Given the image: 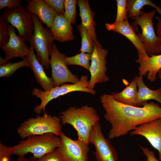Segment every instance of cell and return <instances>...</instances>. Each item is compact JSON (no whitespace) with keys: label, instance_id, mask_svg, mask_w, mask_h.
Instances as JSON below:
<instances>
[{"label":"cell","instance_id":"25","mask_svg":"<svg viewBox=\"0 0 161 161\" xmlns=\"http://www.w3.org/2000/svg\"><path fill=\"white\" fill-rule=\"evenodd\" d=\"M92 54L80 52L71 57H65V61L67 65H76L81 66L89 70L91 60Z\"/></svg>","mask_w":161,"mask_h":161},{"label":"cell","instance_id":"5","mask_svg":"<svg viewBox=\"0 0 161 161\" xmlns=\"http://www.w3.org/2000/svg\"><path fill=\"white\" fill-rule=\"evenodd\" d=\"M156 11H143L140 17L132 19L134 21L131 25L136 32H138L137 36L150 56L161 52V41L156 34L153 22Z\"/></svg>","mask_w":161,"mask_h":161},{"label":"cell","instance_id":"17","mask_svg":"<svg viewBox=\"0 0 161 161\" xmlns=\"http://www.w3.org/2000/svg\"><path fill=\"white\" fill-rule=\"evenodd\" d=\"M138 56L135 61L140 64L138 69L139 75L143 76L147 75L149 80L151 82L154 81L156 74L161 69V55L148 56L146 58L139 54Z\"/></svg>","mask_w":161,"mask_h":161},{"label":"cell","instance_id":"3","mask_svg":"<svg viewBox=\"0 0 161 161\" xmlns=\"http://www.w3.org/2000/svg\"><path fill=\"white\" fill-rule=\"evenodd\" d=\"M61 140L55 134L48 133L30 136L11 147L12 154L24 157L28 153L33 156L31 160L37 161L45 154L56 149Z\"/></svg>","mask_w":161,"mask_h":161},{"label":"cell","instance_id":"32","mask_svg":"<svg viewBox=\"0 0 161 161\" xmlns=\"http://www.w3.org/2000/svg\"><path fill=\"white\" fill-rule=\"evenodd\" d=\"M21 3L20 0H0V10L5 7L9 10L14 9L21 6Z\"/></svg>","mask_w":161,"mask_h":161},{"label":"cell","instance_id":"11","mask_svg":"<svg viewBox=\"0 0 161 161\" xmlns=\"http://www.w3.org/2000/svg\"><path fill=\"white\" fill-rule=\"evenodd\" d=\"M101 124L97 122L90 132L89 142L95 147V154L97 161H117L118 156L114 148L102 131Z\"/></svg>","mask_w":161,"mask_h":161},{"label":"cell","instance_id":"34","mask_svg":"<svg viewBox=\"0 0 161 161\" xmlns=\"http://www.w3.org/2000/svg\"><path fill=\"white\" fill-rule=\"evenodd\" d=\"M144 155L148 161H159L156 157L154 152L149 149L140 146Z\"/></svg>","mask_w":161,"mask_h":161},{"label":"cell","instance_id":"28","mask_svg":"<svg viewBox=\"0 0 161 161\" xmlns=\"http://www.w3.org/2000/svg\"><path fill=\"white\" fill-rule=\"evenodd\" d=\"M117 14L114 24L122 22L128 19L127 17V0H116Z\"/></svg>","mask_w":161,"mask_h":161},{"label":"cell","instance_id":"14","mask_svg":"<svg viewBox=\"0 0 161 161\" xmlns=\"http://www.w3.org/2000/svg\"><path fill=\"white\" fill-rule=\"evenodd\" d=\"M130 134L145 137L158 151L159 159L161 160V118L139 126L131 131Z\"/></svg>","mask_w":161,"mask_h":161},{"label":"cell","instance_id":"20","mask_svg":"<svg viewBox=\"0 0 161 161\" xmlns=\"http://www.w3.org/2000/svg\"><path fill=\"white\" fill-rule=\"evenodd\" d=\"M79 15L81 18V24L86 29L94 42L97 40L95 32L96 23L93 20L95 13L91 9L88 0H79Z\"/></svg>","mask_w":161,"mask_h":161},{"label":"cell","instance_id":"16","mask_svg":"<svg viewBox=\"0 0 161 161\" xmlns=\"http://www.w3.org/2000/svg\"><path fill=\"white\" fill-rule=\"evenodd\" d=\"M105 25L108 30H112L120 33L129 40L135 47L138 54L141 55L144 58H146L148 56L144 46L140 40L136 32L129 23L128 19L120 24L113 23L110 24L107 23Z\"/></svg>","mask_w":161,"mask_h":161},{"label":"cell","instance_id":"2","mask_svg":"<svg viewBox=\"0 0 161 161\" xmlns=\"http://www.w3.org/2000/svg\"><path fill=\"white\" fill-rule=\"evenodd\" d=\"M62 125L69 124L77 132L78 138L84 140L89 145V136L94 124L100 120L95 109L85 105L80 107L70 106L60 113Z\"/></svg>","mask_w":161,"mask_h":161},{"label":"cell","instance_id":"33","mask_svg":"<svg viewBox=\"0 0 161 161\" xmlns=\"http://www.w3.org/2000/svg\"><path fill=\"white\" fill-rule=\"evenodd\" d=\"M12 155L11 147L7 146L0 143V161H11Z\"/></svg>","mask_w":161,"mask_h":161},{"label":"cell","instance_id":"4","mask_svg":"<svg viewBox=\"0 0 161 161\" xmlns=\"http://www.w3.org/2000/svg\"><path fill=\"white\" fill-rule=\"evenodd\" d=\"M62 128L60 117L52 116L47 112L42 116L37 114L35 118H28L18 127L17 131L19 137L24 140L31 136L48 133L60 136Z\"/></svg>","mask_w":161,"mask_h":161},{"label":"cell","instance_id":"37","mask_svg":"<svg viewBox=\"0 0 161 161\" xmlns=\"http://www.w3.org/2000/svg\"><path fill=\"white\" fill-rule=\"evenodd\" d=\"M7 63L6 61H5L4 59L0 57V65H4Z\"/></svg>","mask_w":161,"mask_h":161},{"label":"cell","instance_id":"9","mask_svg":"<svg viewBox=\"0 0 161 161\" xmlns=\"http://www.w3.org/2000/svg\"><path fill=\"white\" fill-rule=\"evenodd\" d=\"M50 56V65L53 87L66 82L76 83L80 80L79 78L68 68L65 60V55L60 52L55 43L52 44Z\"/></svg>","mask_w":161,"mask_h":161},{"label":"cell","instance_id":"6","mask_svg":"<svg viewBox=\"0 0 161 161\" xmlns=\"http://www.w3.org/2000/svg\"><path fill=\"white\" fill-rule=\"evenodd\" d=\"M88 80V76L84 75L80 77V80L76 83L64 84L53 87L47 91H43L37 87L34 88L32 92V95L35 96L41 100L40 104L34 107V112L38 114H40L42 111L44 112L45 111L47 105L50 101L69 93L81 91L93 95H95V90L89 88V81Z\"/></svg>","mask_w":161,"mask_h":161},{"label":"cell","instance_id":"26","mask_svg":"<svg viewBox=\"0 0 161 161\" xmlns=\"http://www.w3.org/2000/svg\"><path fill=\"white\" fill-rule=\"evenodd\" d=\"M81 38V45L80 51L81 52L92 54L94 48V42L88 31L81 23L77 27Z\"/></svg>","mask_w":161,"mask_h":161},{"label":"cell","instance_id":"24","mask_svg":"<svg viewBox=\"0 0 161 161\" xmlns=\"http://www.w3.org/2000/svg\"><path fill=\"white\" fill-rule=\"evenodd\" d=\"M30 68V64L26 58L22 61L16 63H7L0 66V77H9L17 69L23 67Z\"/></svg>","mask_w":161,"mask_h":161},{"label":"cell","instance_id":"18","mask_svg":"<svg viewBox=\"0 0 161 161\" xmlns=\"http://www.w3.org/2000/svg\"><path fill=\"white\" fill-rule=\"evenodd\" d=\"M29 49L30 52L26 58L30 62V68L34 73L36 81L44 91H47L53 87L52 79L46 74L44 67L38 60L34 53V49L31 45Z\"/></svg>","mask_w":161,"mask_h":161},{"label":"cell","instance_id":"13","mask_svg":"<svg viewBox=\"0 0 161 161\" xmlns=\"http://www.w3.org/2000/svg\"><path fill=\"white\" fill-rule=\"evenodd\" d=\"M7 28L10 35L9 41L0 47L4 52V60L8 62L14 58H26L30 52L28 46L23 38L16 34L14 27L8 23Z\"/></svg>","mask_w":161,"mask_h":161},{"label":"cell","instance_id":"23","mask_svg":"<svg viewBox=\"0 0 161 161\" xmlns=\"http://www.w3.org/2000/svg\"><path fill=\"white\" fill-rule=\"evenodd\" d=\"M145 5L151 6L156 9L161 16V7L157 6L149 0H127V9L128 16L131 19L140 17L143 11L141 10Z\"/></svg>","mask_w":161,"mask_h":161},{"label":"cell","instance_id":"22","mask_svg":"<svg viewBox=\"0 0 161 161\" xmlns=\"http://www.w3.org/2000/svg\"><path fill=\"white\" fill-rule=\"evenodd\" d=\"M137 84L135 78L129 84L119 93L112 92L110 95L113 98L120 103L137 106L136 100L138 95Z\"/></svg>","mask_w":161,"mask_h":161},{"label":"cell","instance_id":"10","mask_svg":"<svg viewBox=\"0 0 161 161\" xmlns=\"http://www.w3.org/2000/svg\"><path fill=\"white\" fill-rule=\"evenodd\" d=\"M57 148L64 161H88V145L83 140H72L62 132Z\"/></svg>","mask_w":161,"mask_h":161},{"label":"cell","instance_id":"30","mask_svg":"<svg viewBox=\"0 0 161 161\" xmlns=\"http://www.w3.org/2000/svg\"><path fill=\"white\" fill-rule=\"evenodd\" d=\"M58 15H64L65 12L64 0H44Z\"/></svg>","mask_w":161,"mask_h":161},{"label":"cell","instance_id":"12","mask_svg":"<svg viewBox=\"0 0 161 161\" xmlns=\"http://www.w3.org/2000/svg\"><path fill=\"white\" fill-rule=\"evenodd\" d=\"M94 48L92 54L89 71L91 74L89 88L94 89L96 83L107 82L109 78L106 74L107 70L106 58L108 52L103 48L97 40L94 42Z\"/></svg>","mask_w":161,"mask_h":161},{"label":"cell","instance_id":"38","mask_svg":"<svg viewBox=\"0 0 161 161\" xmlns=\"http://www.w3.org/2000/svg\"><path fill=\"white\" fill-rule=\"evenodd\" d=\"M158 74L159 79L161 80V69L158 71Z\"/></svg>","mask_w":161,"mask_h":161},{"label":"cell","instance_id":"19","mask_svg":"<svg viewBox=\"0 0 161 161\" xmlns=\"http://www.w3.org/2000/svg\"><path fill=\"white\" fill-rule=\"evenodd\" d=\"M54 40L64 42L73 40L74 38L71 22L64 15H58L55 18L50 28Z\"/></svg>","mask_w":161,"mask_h":161},{"label":"cell","instance_id":"8","mask_svg":"<svg viewBox=\"0 0 161 161\" xmlns=\"http://www.w3.org/2000/svg\"><path fill=\"white\" fill-rule=\"evenodd\" d=\"M2 19L17 30L18 35L25 41H28L34 31L32 14L23 6L13 10L6 8L3 12Z\"/></svg>","mask_w":161,"mask_h":161},{"label":"cell","instance_id":"39","mask_svg":"<svg viewBox=\"0 0 161 161\" xmlns=\"http://www.w3.org/2000/svg\"><path fill=\"white\" fill-rule=\"evenodd\" d=\"M145 161H148L147 159Z\"/></svg>","mask_w":161,"mask_h":161},{"label":"cell","instance_id":"29","mask_svg":"<svg viewBox=\"0 0 161 161\" xmlns=\"http://www.w3.org/2000/svg\"><path fill=\"white\" fill-rule=\"evenodd\" d=\"M8 23L0 17V47L9 41L10 35L7 28Z\"/></svg>","mask_w":161,"mask_h":161},{"label":"cell","instance_id":"36","mask_svg":"<svg viewBox=\"0 0 161 161\" xmlns=\"http://www.w3.org/2000/svg\"><path fill=\"white\" fill-rule=\"evenodd\" d=\"M31 159L27 158L24 157H18V158L16 161H31Z\"/></svg>","mask_w":161,"mask_h":161},{"label":"cell","instance_id":"7","mask_svg":"<svg viewBox=\"0 0 161 161\" xmlns=\"http://www.w3.org/2000/svg\"><path fill=\"white\" fill-rule=\"evenodd\" d=\"M34 24V31L29 40L35 50L37 58L39 63L47 69L50 67L49 56L52 51L54 40L50 29L44 27L42 22L35 14H32Z\"/></svg>","mask_w":161,"mask_h":161},{"label":"cell","instance_id":"35","mask_svg":"<svg viewBox=\"0 0 161 161\" xmlns=\"http://www.w3.org/2000/svg\"><path fill=\"white\" fill-rule=\"evenodd\" d=\"M156 18L157 20V36L161 41V18H160L158 17H156Z\"/></svg>","mask_w":161,"mask_h":161},{"label":"cell","instance_id":"27","mask_svg":"<svg viewBox=\"0 0 161 161\" xmlns=\"http://www.w3.org/2000/svg\"><path fill=\"white\" fill-rule=\"evenodd\" d=\"M77 0H64L65 12L64 16L71 23L76 22V5Z\"/></svg>","mask_w":161,"mask_h":161},{"label":"cell","instance_id":"21","mask_svg":"<svg viewBox=\"0 0 161 161\" xmlns=\"http://www.w3.org/2000/svg\"><path fill=\"white\" fill-rule=\"evenodd\" d=\"M134 78L138 88L136 100L137 106H143L150 100H155L161 105V87L155 90H151L145 84L143 76H136Z\"/></svg>","mask_w":161,"mask_h":161},{"label":"cell","instance_id":"15","mask_svg":"<svg viewBox=\"0 0 161 161\" xmlns=\"http://www.w3.org/2000/svg\"><path fill=\"white\" fill-rule=\"evenodd\" d=\"M26 9L31 14L35 15L42 23L50 28L58 15L44 0H27Z\"/></svg>","mask_w":161,"mask_h":161},{"label":"cell","instance_id":"31","mask_svg":"<svg viewBox=\"0 0 161 161\" xmlns=\"http://www.w3.org/2000/svg\"><path fill=\"white\" fill-rule=\"evenodd\" d=\"M37 161H64L57 149L44 155Z\"/></svg>","mask_w":161,"mask_h":161},{"label":"cell","instance_id":"1","mask_svg":"<svg viewBox=\"0 0 161 161\" xmlns=\"http://www.w3.org/2000/svg\"><path fill=\"white\" fill-rule=\"evenodd\" d=\"M100 101L105 111L104 117L111 125L110 139L126 135L139 126L161 118V107L153 102L142 107L134 106L118 102L106 94L100 96Z\"/></svg>","mask_w":161,"mask_h":161}]
</instances>
